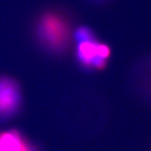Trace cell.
I'll return each mask as SVG.
<instances>
[{"label": "cell", "instance_id": "obj_1", "mask_svg": "<svg viewBox=\"0 0 151 151\" xmlns=\"http://www.w3.org/2000/svg\"><path fill=\"white\" fill-rule=\"evenodd\" d=\"M35 32L40 45L52 53L64 52L71 42L70 24L63 16L57 12H48L40 16Z\"/></svg>", "mask_w": 151, "mask_h": 151}, {"label": "cell", "instance_id": "obj_2", "mask_svg": "<svg viewBox=\"0 0 151 151\" xmlns=\"http://www.w3.org/2000/svg\"><path fill=\"white\" fill-rule=\"evenodd\" d=\"M78 63L88 70H104L110 56L109 46L99 42L93 32L76 40Z\"/></svg>", "mask_w": 151, "mask_h": 151}, {"label": "cell", "instance_id": "obj_3", "mask_svg": "<svg viewBox=\"0 0 151 151\" xmlns=\"http://www.w3.org/2000/svg\"><path fill=\"white\" fill-rule=\"evenodd\" d=\"M21 101L22 96L17 82L8 76H0V120L16 115Z\"/></svg>", "mask_w": 151, "mask_h": 151}, {"label": "cell", "instance_id": "obj_4", "mask_svg": "<svg viewBox=\"0 0 151 151\" xmlns=\"http://www.w3.org/2000/svg\"><path fill=\"white\" fill-rule=\"evenodd\" d=\"M0 151H37L19 131L11 129L0 132Z\"/></svg>", "mask_w": 151, "mask_h": 151}]
</instances>
